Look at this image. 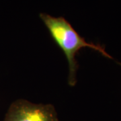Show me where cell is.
Wrapping results in <instances>:
<instances>
[{
	"instance_id": "obj_1",
	"label": "cell",
	"mask_w": 121,
	"mask_h": 121,
	"mask_svg": "<svg viewBox=\"0 0 121 121\" xmlns=\"http://www.w3.org/2000/svg\"><path fill=\"white\" fill-rule=\"evenodd\" d=\"M39 16L53 40L65 53L69 64L68 83L70 86H75L77 83L78 63L75 55L80 49L85 47L90 48L101 53L103 56L113 59L101 45L86 41L63 17H53L45 13H40Z\"/></svg>"
},
{
	"instance_id": "obj_2",
	"label": "cell",
	"mask_w": 121,
	"mask_h": 121,
	"mask_svg": "<svg viewBox=\"0 0 121 121\" xmlns=\"http://www.w3.org/2000/svg\"><path fill=\"white\" fill-rule=\"evenodd\" d=\"M4 121H59V118L52 104L20 99L11 104Z\"/></svg>"
},
{
	"instance_id": "obj_3",
	"label": "cell",
	"mask_w": 121,
	"mask_h": 121,
	"mask_svg": "<svg viewBox=\"0 0 121 121\" xmlns=\"http://www.w3.org/2000/svg\"><path fill=\"white\" fill-rule=\"evenodd\" d=\"M120 65H121V64H120Z\"/></svg>"
}]
</instances>
